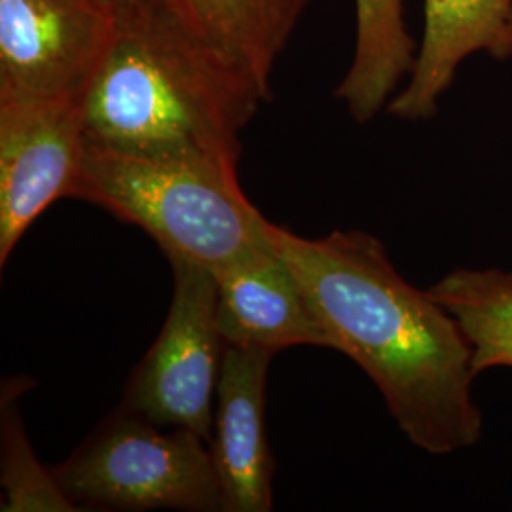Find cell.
I'll use <instances>...</instances> for the list:
<instances>
[{
  "label": "cell",
  "mask_w": 512,
  "mask_h": 512,
  "mask_svg": "<svg viewBox=\"0 0 512 512\" xmlns=\"http://www.w3.org/2000/svg\"><path fill=\"white\" fill-rule=\"evenodd\" d=\"M264 234L293 268L334 349L365 370L406 439L431 456L482 439L465 332L397 272L380 239L363 230L304 238L270 220Z\"/></svg>",
  "instance_id": "6da1fadb"
},
{
  "label": "cell",
  "mask_w": 512,
  "mask_h": 512,
  "mask_svg": "<svg viewBox=\"0 0 512 512\" xmlns=\"http://www.w3.org/2000/svg\"><path fill=\"white\" fill-rule=\"evenodd\" d=\"M114 31L82 97L86 145L238 173L241 131L272 99L173 0H109Z\"/></svg>",
  "instance_id": "7a4b0ae2"
},
{
  "label": "cell",
  "mask_w": 512,
  "mask_h": 512,
  "mask_svg": "<svg viewBox=\"0 0 512 512\" xmlns=\"http://www.w3.org/2000/svg\"><path fill=\"white\" fill-rule=\"evenodd\" d=\"M71 198L139 226L167 258L192 260L211 272L270 243L264 234L268 219L243 194L238 173L213 165L135 158L86 145Z\"/></svg>",
  "instance_id": "3957f363"
},
{
  "label": "cell",
  "mask_w": 512,
  "mask_h": 512,
  "mask_svg": "<svg viewBox=\"0 0 512 512\" xmlns=\"http://www.w3.org/2000/svg\"><path fill=\"white\" fill-rule=\"evenodd\" d=\"M54 475L80 509L224 512L211 440L122 406Z\"/></svg>",
  "instance_id": "277c9868"
},
{
  "label": "cell",
  "mask_w": 512,
  "mask_h": 512,
  "mask_svg": "<svg viewBox=\"0 0 512 512\" xmlns=\"http://www.w3.org/2000/svg\"><path fill=\"white\" fill-rule=\"evenodd\" d=\"M173 296L164 327L129 378L122 408L211 440L224 342L217 279L202 264L169 258Z\"/></svg>",
  "instance_id": "5b68a950"
},
{
  "label": "cell",
  "mask_w": 512,
  "mask_h": 512,
  "mask_svg": "<svg viewBox=\"0 0 512 512\" xmlns=\"http://www.w3.org/2000/svg\"><path fill=\"white\" fill-rule=\"evenodd\" d=\"M112 31L105 0H0V99H82Z\"/></svg>",
  "instance_id": "8992f818"
},
{
  "label": "cell",
  "mask_w": 512,
  "mask_h": 512,
  "mask_svg": "<svg viewBox=\"0 0 512 512\" xmlns=\"http://www.w3.org/2000/svg\"><path fill=\"white\" fill-rule=\"evenodd\" d=\"M84 156L82 99H0V266L52 203L73 196Z\"/></svg>",
  "instance_id": "52a82bcc"
},
{
  "label": "cell",
  "mask_w": 512,
  "mask_h": 512,
  "mask_svg": "<svg viewBox=\"0 0 512 512\" xmlns=\"http://www.w3.org/2000/svg\"><path fill=\"white\" fill-rule=\"evenodd\" d=\"M272 353L224 344L211 452L224 512L272 511L274 458L266 431V380Z\"/></svg>",
  "instance_id": "ba28073f"
},
{
  "label": "cell",
  "mask_w": 512,
  "mask_h": 512,
  "mask_svg": "<svg viewBox=\"0 0 512 512\" xmlns=\"http://www.w3.org/2000/svg\"><path fill=\"white\" fill-rule=\"evenodd\" d=\"M213 274L224 344L272 355L294 346L334 349L302 283L272 243Z\"/></svg>",
  "instance_id": "9c48e42d"
},
{
  "label": "cell",
  "mask_w": 512,
  "mask_h": 512,
  "mask_svg": "<svg viewBox=\"0 0 512 512\" xmlns=\"http://www.w3.org/2000/svg\"><path fill=\"white\" fill-rule=\"evenodd\" d=\"M480 52L512 57L509 0H425V27L412 73L385 110L404 122L433 118L459 65Z\"/></svg>",
  "instance_id": "30bf717a"
},
{
  "label": "cell",
  "mask_w": 512,
  "mask_h": 512,
  "mask_svg": "<svg viewBox=\"0 0 512 512\" xmlns=\"http://www.w3.org/2000/svg\"><path fill=\"white\" fill-rule=\"evenodd\" d=\"M414 61L403 0H355V48L336 97L357 124H366L387 109Z\"/></svg>",
  "instance_id": "8fae6325"
},
{
  "label": "cell",
  "mask_w": 512,
  "mask_h": 512,
  "mask_svg": "<svg viewBox=\"0 0 512 512\" xmlns=\"http://www.w3.org/2000/svg\"><path fill=\"white\" fill-rule=\"evenodd\" d=\"M190 23L272 92L275 63L311 0H173Z\"/></svg>",
  "instance_id": "7c38bea8"
},
{
  "label": "cell",
  "mask_w": 512,
  "mask_h": 512,
  "mask_svg": "<svg viewBox=\"0 0 512 512\" xmlns=\"http://www.w3.org/2000/svg\"><path fill=\"white\" fill-rule=\"evenodd\" d=\"M429 294L465 332L476 376L512 368V272L461 268L439 279Z\"/></svg>",
  "instance_id": "4fadbf2b"
},
{
  "label": "cell",
  "mask_w": 512,
  "mask_h": 512,
  "mask_svg": "<svg viewBox=\"0 0 512 512\" xmlns=\"http://www.w3.org/2000/svg\"><path fill=\"white\" fill-rule=\"evenodd\" d=\"M33 382L25 376L8 378L0 393V488L2 512L82 511L61 488L54 471L40 461L27 437L21 397Z\"/></svg>",
  "instance_id": "5bb4252c"
},
{
  "label": "cell",
  "mask_w": 512,
  "mask_h": 512,
  "mask_svg": "<svg viewBox=\"0 0 512 512\" xmlns=\"http://www.w3.org/2000/svg\"><path fill=\"white\" fill-rule=\"evenodd\" d=\"M511 2V21H512V0H509Z\"/></svg>",
  "instance_id": "9a60e30c"
},
{
  "label": "cell",
  "mask_w": 512,
  "mask_h": 512,
  "mask_svg": "<svg viewBox=\"0 0 512 512\" xmlns=\"http://www.w3.org/2000/svg\"><path fill=\"white\" fill-rule=\"evenodd\" d=\"M105 2H109V0H105Z\"/></svg>",
  "instance_id": "2e32d148"
}]
</instances>
